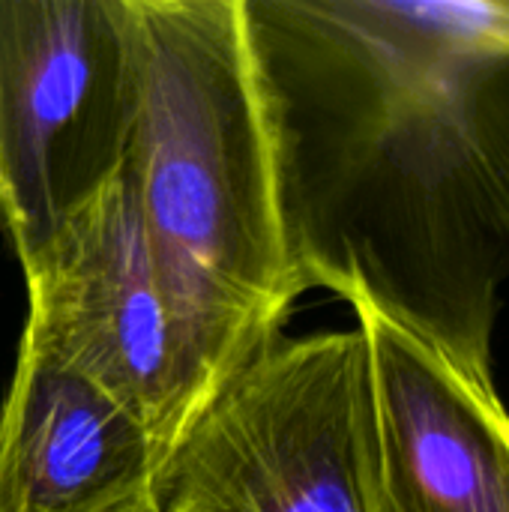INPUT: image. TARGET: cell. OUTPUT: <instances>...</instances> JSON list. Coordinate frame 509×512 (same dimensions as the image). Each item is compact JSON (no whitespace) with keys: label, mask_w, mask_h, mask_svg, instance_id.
<instances>
[{"label":"cell","mask_w":509,"mask_h":512,"mask_svg":"<svg viewBox=\"0 0 509 512\" xmlns=\"http://www.w3.org/2000/svg\"><path fill=\"white\" fill-rule=\"evenodd\" d=\"M150 512H378L360 327L273 339L162 459Z\"/></svg>","instance_id":"3957f363"},{"label":"cell","mask_w":509,"mask_h":512,"mask_svg":"<svg viewBox=\"0 0 509 512\" xmlns=\"http://www.w3.org/2000/svg\"><path fill=\"white\" fill-rule=\"evenodd\" d=\"M135 0H0V225L30 273L120 177Z\"/></svg>","instance_id":"277c9868"},{"label":"cell","mask_w":509,"mask_h":512,"mask_svg":"<svg viewBox=\"0 0 509 512\" xmlns=\"http://www.w3.org/2000/svg\"><path fill=\"white\" fill-rule=\"evenodd\" d=\"M378 512H509V414L486 378L369 306Z\"/></svg>","instance_id":"8992f818"},{"label":"cell","mask_w":509,"mask_h":512,"mask_svg":"<svg viewBox=\"0 0 509 512\" xmlns=\"http://www.w3.org/2000/svg\"><path fill=\"white\" fill-rule=\"evenodd\" d=\"M300 291L492 375L509 279V0H240Z\"/></svg>","instance_id":"6da1fadb"},{"label":"cell","mask_w":509,"mask_h":512,"mask_svg":"<svg viewBox=\"0 0 509 512\" xmlns=\"http://www.w3.org/2000/svg\"><path fill=\"white\" fill-rule=\"evenodd\" d=\"M165 453L93 381L18 348L0 405V512H114L147 501Z\"/></svg>","instance_id":"52a82bcc"},{"label":"cell","mask_w":509,"mask_h":512,"mask_svg":"<svg viewBox=\"0 0 509 512\" xmlns=\"http://www.w3.org/2000/svg\"><path fill=\"white\" fill-rule=\"evenodd\" d=\"M24 279L21 348L93 381L168 456L231 372L159 273L123 174Z\"/></svg>","instance_id":"5b68a950"},{"label":"cell","mask_w":509,"mask_h":512,"mask_svg":"<svg viewBox=\"0 0 509 512\" xmlns=\"http://www.w3.org/2000/svg\"><path fill=\"white\" fill-rule=\"evenodd\" d=\"M114 512H147V501H141V504H132V507H120V510Z\"/></svg>","instance_id":"ba28073f"},{"label":"cell","mask_w":509,"mask_h":512,"mask_svg":"<svg viewBox=\"0 0 509 512\" xmlns=\"http://www.w3.org/2000/svg\"><path fill=\"white\" fill-rule=\"evenodd\" d=\"M138 111L123 162L174 300L237 372L303 294L285 255L273 156L240 0H135Z\"/></svg>","instance_id":"7a4b0ae2"}]
</instances>
